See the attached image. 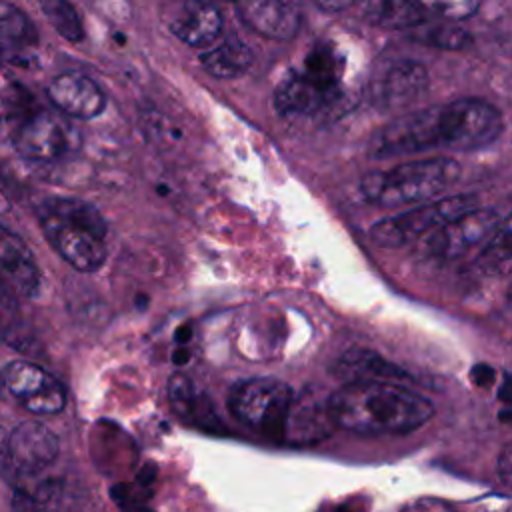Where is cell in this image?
<instances>
[{
	"instance_id": "obj_24",
	"label": "cell",
	"mask_w": 512,
	"mask_h": 512,
	"mask_svg": "<svg viewBox=\"0 0 512 512\" xmlns=\"http://www.w3.org/2000/svg\"><path fill=\"white\" fill-rule=\"evenodd\" d=\"M42 12L50 22V26L68 42H80L84 38L82 20L72 4L60 2V0L42 2Z\"/></svg>"
},
{
	"instance_id": "obj_26",
	"label": "cell",
	"mask_w": 512,
	"mask_h": 512,
	"mask_svg": "<svg viewBox=\"0 0 512 512\" xmlns=\"http://www.w3.org/2000/svg\"><path fill=\"white\" fill-rule=\"evenodd\" d=\"M436 18L462 20L478 10V2H434Z\"/></svg>"
},
{
	"instance_id": "obj_21",
	"label": "cell",
	"mask_w": 512,
	"mask_h": 512,
	"mask_svg": "<svg viewBox=\"0 0 512 512\" xmlns=\"http://www.w3.org/2000/svg\"><path fill=\"white\" fill-rule=\"evenodd\" d=\"M200 62L204 70L216 78H236L250 68L252 52L236 34H230L202 52Z\"/></svg>"
},
{
	"instance_id": "obj_18",
	"label": "cell",
	"mask_w": 512,
	"mask_h": 512,
	"mask_svg": "<svg viewBox=\"0 0 512 512\" xmlns=\"http://www.w3.org/2000/svg\"><path fill=\"white\" fill-rule=\"evenodd\" d=\"M168 402L174 414L202 430L216 432L222 430V422L210 402V398L200 392L186 374H174L168 380Z\"/></svg>"
},
{
	"instance_id": "obj_13",
	"label": "cell",
	"mask_w": 512,
	"mask_h": 512,
	"mask_svg": "<svg viewBox=\"0 0 512 512\" xmlns=\"http://www.w3.org/2000/svg\"><path fill=\"white\" fill-rule=\"evenodd\" d=\"M164 22L178 40L202 52L210 50L220 40L224 28L220 10L204 2L168 4Z\"/></svg>"
},
{
	"instance_id": "obj_31",
	"label": "cell",
	"mask_w": 512,
	"mask_h": 512,
	"mask_svg": "<svg viewBox=\"0 0 512 512\" xmlns=\"http://www.w3.org/2000/svg\"><path fill=\"white\" fill-rule=\"evenodd\" d=\"M6 440L8 436L4 434V430L0 428V472H2V466H4V452H6Z\"/></svg>"
},
{
	"instance_id": "obj_16",
	"label": "cell",
	"mask_w": 512,
	"mask_h": 512,
	"mask_svg": "<svg viewBox=\"0 0 512 512\" xmlns=\"http://www.w3.org/2000/svg\"><path fill=\"white\" fill-rule=\"evenodd\" d=\"M240 18L270 40H292L302 24V12L292 2H240Z\"/></svg>"
},
{
	"instance_id": "obj_2",
	"label": "cell",
	"mask_w": 512,
	"mask_h": 512,
	"mask_svg": "<svg viewBox=\"0 0 512 512\" xmlns=\"http://www.w3.org/2000/svg\"><path fill=\"white\" fill-rule=\"evenodd\" d=\"M334 424L362 436L406 434L424 426L432 404L404 384L358 380L344 382L330 394Z\"/></svg>"
},
{
	"instance_id": "obj_7",
	"label": "cell",
	"mask_w": 512,
	"mask_h": 512,
	"mask_svg": "<svg viewBox=\"0 0 512 512\" xmlns=\"http://www.w3.org/2000/svg\"><path fill=\"white\" fill-rule=\"evenodd\" d=\"M474 208H478V198L474 194L442 196L378 220L370 228V240L380 248H400L420 238H428L444 224Z\"/></svg>"
},
{
	"instance_id": "obj_22",
	"label": "cell",
	"mask_w": 512,
	"mask_h": 512,
	"mask_svg": "<svg viewBox=\"0 0 512 512\" xmlns=\"http://www.w3.org/2000/svg\"><path fill=\"white\" fill-rule=\"evenodd\" d=\"M474 264L486 276L512 274V214L502 218L488 244L476 254Z\"/></svg>"
},
{
	"instance_id": "obj_20",
	"label": "cell",
	"mask_w": 512,
	"mask_h": 512,
	"mask_svg": "<svg viewBox=\"0 0 512 512\" xmlns=\"http://www.w3.org/2000/svg\"><path fill=\"white\" fill-rule=\"evenodd\" d=\"M336 372L344 376L346 382L374 380V382L400 384L404 380H410V376L404 370L386 362L384 358H380L370 350H350L338 360Z\"/></svg>"
},
{
	"instance_id": "obj_29",
	"label": "cell",
	"mask_w": 512,
	"mask_h": 512,
	"mask_svg": "<svg viewBox=\"0 0 512 512\" xmlns=\"http://www.w3.org/2000/svg\"><path fill=\"white\" fill-rule=\"evenodd\" d=\"M498 396H500V400L506 404V410L502 412V418L508 416V418L512 420V376H506V380H504V384H502Z\"/></svg>"
},
{
	"instance_id": "obj_19",
	"label": "cell",
	"mask_w": 512,
	"mask_h": 512,
	"mask_svg": "<svg viewBox=\"0 0 512 512\" xmlns=\"http://www.w3.org/2000/svg\"><path fill=\"white\" fill-rule=\"evenodd\" d=\"M364 18L380 28L406 30L434 20L436 8L428 2H368L364 6Z\"/></svg>"
},
{
	"instance_id": "obj_4",
	"label": "cell",
	"mask_w": 512,
	"mask_h": 512,
	"mask_svg": "<svg viewBox=\"0 0 512 512\" xmlns=\"http://www.w3.org/2000/svg\"><path fill=\"white\" fill-rule=\"evenodd\" d=\"M38 220L50 246L76 270L96 272L106 260V224L100 212L78 198H46Z\"/></svg>"
},
{
	"instance_id": "obj_3",
	"label": "cell",
	"mask_w": 512,
	"mask_h": 512,
	"mask_svg": "<svg viewBox=\"0 0 512 512\" xmlns=\"http://www.w3.org/2000/svg\"><path fill=\"white\" fill-rule=\"evenodd\" d=\"M344 56L332 44L314 46L300 68L276 88V108L286 116H338L350 110L356 94L344 82Z\"/></svg>"
},
{
	"instance_id": "obj_23",
	"label": "cell",
	"mask_w": 512,
	"mask_h": 512,
	"mask_svg": "<svg viewBox=\"0 0 512 512\" xmlns=\"http://www.w3.org/2000/svg\"><path fill=\"white\" fill-rule=\"evenodd\" d=\"M38 42L36 30L28 16L16 6L0 4V56H12L34 48Z\"/></svg>"
},
{
	"instance_id": "obj_15",
	"label": "cell",
	"mask_w": 512,
	"mask_h": 512,
	"mask_svg": "<svg viewBox=\"0 0 512 512\" xmlns=\"http://www.w3.org/2000/svg\"><path fill=\"white\" fill-rule=\"evenodd\" d=\"M48 98L66 116L78 120H90L102 114L106 96L100 86L80 72H64L50 80Z\"/></svg>"
},
{
	"instance_id": "obj_8",
	"label": "cell",
	"mask_w": 512,
	"mask_h": 512,
	"mask_svg": "<svg viewBox=\"0 0 512 512\" xmlns=\"http://www.w3.org/2000/svg\"><path fill=\"white\" fill-rule=\"evenodd\" d=\"M500 222L502 216L494 208L478 206L432 232L424 246L432 256L444 260H456L470 252L478 254L488 244Z\"/></svg>"
},
{
	"instance_id": "obj_14",
	"label": "cell",
	"mask_w": 512,
	"mask_h": 512,
	"mask_svg": "<svg viewBox=\"0 0 512 512\" xmlns=\"http://www.w3.org/2000/svg\"><path fill=\"white\" fill-rule=\"evenodd\" d=\"M334 428L336 424L330 412V394L322 396L318 390L306 388L294 396L282 442L294 446L316 444L330 436Z\"/></svg>"
},
{
	"instance_id": "obj_12",
	"label": "cell",
	"mask_w": 512,
	"mask_h": 512,
	"mask_svg": "<svg viewBox=\"0 0 512 512\" xmlns=\"http://www.w3.org/2000/svg\"><path fill=\"white\" fill-rule=\"evenodd\" d=\"M14 142L24 158L52 162L76 148L78 132L58 114L34 112L22 122Z\"/></svg>"
},
{
	"instance_id": "obj_17",
	"label": "cell",
	"mask_w": 512,
	"mask_h": 512,
	"mask_svg": "<svg viewBox=\"0 0 512 512\" xmlns=\"http://www.w3.org/2000/svg\"><path fill=\"white\" fill-rule=\"evenodd\" d=\"M0 278L24 296H34L40 286V270L30 248L4 226H0Z\"/></svg>"
},
{
	"instance_id": "obj_25",
	"label": "cell",
	"mask_w": 512,
	"mask_h": 512,
	"mask_svg": "<svg viewBox=\"0 0 512 512\" xmlns=\"http://www.w3.org/2000/svg\"><path fill=\"white\" fill-rule=\"evenodd\" d=\"M414 40L434 48H442V50H464L472 42V36L468 30L460 28L458 24L448 22V24H432L418 30L414 34Z\"/></svg>"
},
{
	"instance_id": "obj_11",
	"label": "cell",
	"mask_w": 512,
	"mask_h": 512,
	"mask_svg": "<svg viewBox=\"0 0 512 512\" xmlns=\"http://www.w3.org/2000/svg\"><path fill=\"white\" fill-rule=\"evenodd\" d=\"M2 378L10 394L32 414H58L66 404L64 386L34 362L14 360L4 368Z\"/></svg>"
},
{
	"instance_id": "obj_5",
	"label": "cell",
	"mask_w": 512,
	"mask_h": 512,
	"mask_svg": "<svg viewBox=\"0 0 512 512\" xmlns=\"http://www.w3.org/2000/svg\"><path fill=\"white\" fill-rule=\"evenodd\" d=\"M460 178V164L452 158L436 156L408 160L386 170L370 172L360 182L366 202L380 208H398L410 204H426L442 198Z\"/></svg>"
},
{
	"instance_id": "obj_28",
	"label": "cell",
	"mask_w": 512,
	"mask_h": 512,
	"mask_svg": "<svg viewBox=\"0 0 512 512\" xmlns=\"http://www.w3.org/2000/svg\"><path fill=\"white\" fill-rule=\"evenodd\" d=\"M498 474L504 482L512 484V442L504 444V448L498 454Z\"/></svg>"
},
{
	"instance_id": "obj_32",
	"label": "cell",
	"mask_w": 512,
	"mask_h": 512,
	"mask_svg": "<svg viewBox=\"0 0 512 512\" xmlns=\"http://www.w3.org/2000/svg\"><path fill=\"white\" fill-rule=\"evenodd\" d=\"M2 384H4V378H2V374H0V388H2Z\"/></svg>"
},
{
	"instance_id": "obj_27",
	"label": "cell",
	"mask_w": 512,
	"mask_h": 512,
	"mask_svg": "<svg viewBox=\"0 0 512 512\" xmlns=\"http://www.w3.org/2000/svg\"><path fill=\"white\" fill-rule=\"evenodd\" d=\"M400 512H454V508L442 500H434V498H424L418 500L414 504L404 506Z\"/></svg>"
},
{
	"instance_id": "obj_30",
	"label": "cell",
	"mask_w": 512,
	"mask_h": 512,
	"mask_svg": "<svg viewBox=\"0 0 512 512\" xmlns=\"http://www.w3.org/2000/svg\"><path fill=\"white\" fill-rule=\"evenodd\" d=\"M316 6L324 12H340V10L350 8V2H318Z\"/></svg>"
},
{
	"instance_id": "obj_1",
	"label": "cell",
	"mask_w": 512,
	"mask_h": 512,
	"mask_svg": "<svg viewBox=\"0 0 512 512\" xmlns=\"http://www.w3.org/2000/svg\"><path fill=\"white\" fill-rule=\"evenodd\" d=\"M502 128V114L496 106L480 98H458L398 114L372 136L368 154L388 160L434 150L470 152L492 144Z\"/></svg>"
},
{
	"instance_id": "obj_10",
	"label": "cell",
	"mask_w": 512,
	"mask_h": 512,
	"mask_svg": "<svg viewBox=\"0 0 512 512\" xmlns=\"http://www.w3.org/2000/svg\"><path fill=\"white\" fill-rule=\"evenodd\" d=\"M56 456L58 440L52 430L36 420H28L8 434L2 472L10 480H22L48 468Z\"/></svg>"
},
{
	"instance_id": "obj_6",
	"label": "cell",
	"mask_w": 512,
	"mask_h": 512,
	"mask_svg": "<svg viewBox=\"0 0 512 512\" xmlns=\"http://www.w3.org/2000/svg\"><path fill=\"white\" fill-rule=\"evenodd\" d=\"M294 396L296 392L278 378H248L230 390L228 408L240 424L282 442Z\"/></svg>"
},
{
	"instance_id": "obj_9",
	"label": "cell",
	"mask_w": 512,
	"mask_h": 512,
	"mask_svg": "<svg viewBox=\"0 0 512 512\" xmlns=\"http://www.w3.org/2000/svg\"><path fill=\"white\" fill-rule=\"evenodd\" d=\"M428 88V72L420 62L396 58L382 62L368 80L370 102L384 112H402Z\"/></svg>"
}]
</instances>
